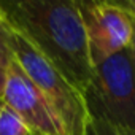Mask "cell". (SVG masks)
Returning <instances> with one entry per match:
<instances>
[{
    "label": "cell",
    "instance_id": "obj_11",
    "mask_svg": "<svg viewBox=\"0 0 135 135\" xmlns=\"http://www.w3.org/2000/svg\"><path fill=\"white\" fill-rule=\"evenodd\" d=\"M132 18V16H130ZM130 49L135 54V19L132 18V40H130Z\"/></svg>",
    "mask_w": 135,
    "mask_h": 135
},
{
    "label": "cell",
    "instance_id": "obj_3",
    "mask_svg": "<svg viewBox=\"0 0 135 135\" xmlns=\"http://www.w3.org/2000/svg\"><path fill=\"white\" fill-rule=\"evenodd\" d=\"M91 51L92 84L108 116L135 135V54L130 48L103 54Z\"/></svg>",
    "mask_w": 135,
    "mask_h": 135
},
{
    "label": "cell",
    "instance_id": "obj_8",
    "mask_svg": "<svg viewBox=\"0 0 135 135\" xmlns=\"http://www.w3.org/2000/svg\"><path fill=\"white\" fill-rule=\"evenodd\" d=\"M15 60L13 52V32L5 21L3 15L0 13V67L8 69L10 64Z\"/></svg>",
    "mask_w": 135,
    "mask_h": 135
},
{
    "label": "cell",
    "instance_id": "obj_5",
    "mask_svg": "<svg viewBox=\"0 0 135 135\" xmlns=\"http://www.w3.org/2000/svg\"><path fill=\"white\" fill-rule=\"evenodd\" d=\"M89 49L113 54L130 48L132 18L114 2H76Z\"/></svg>",
    "mask_w": 135,
    "mask_h": 135
},
{
    "label": "cell",
    "instance_id": "obj_7",
    "mask_svg": "<svg viewBox=\"0 0 135 135\" xmlns=\"http://www.w3.org/2000/svg\"><path fill=\"white\" fill-rule=\"evenodd\" d=\"M0 135H32L21 116L0 99Z\"/></svg>",
    "mask_w": 135,
    "mask_h": 135
},
{
    "label": "cell",
    "instance_id": "obj_10",
    "mask_svg": "<svg viewBox=\"0 0 135 135\" xmlns=\"http://www.w3.org/2000/svg\"><path fill=\"white\" fill-rule=\"evenodd\" d=\"M5 86H7V69L0 67V99H3Z\"/></svg>",
    "mask_w": 135,
    "mask_h": 135
},
{
    "label": "cell",
    "instance_id": "obj_1",
    "mask_svg": "<svg viewBox=\"0 0 135 135\" xmlns=\"http://www.w3.org/2000/svg\"><path fill=\"white\" fill-rule=\"evenodd\" d=\"M0 13L83 95L92 84L89 41L73 0H0Z\"/></svg>",
    "mask_w": 135,
    "mask_h": 135
},
{
    "label": "cell",
    "instance_id": "obj_4",
    "mask_svg": "<svg viewBox=\"0 0 135 135\" xmlns=\"http://www.w3.org/2000/svg\"><path fill=\"white\" fill-rule=\"evenodd\" d=\"M3 100L21 116L32 135H65L57 114L16 60L7 69Z\"/></svg>",
    "mask_w": 135,
    "mask_h": 135
},
{
    "label": "cell",
    "instance_id": "obj_6",
    "mask_svg": "<svg viewBox=\"0 0 135 135\" xmlns=\"http://www.w3.org/2000/svg\"><path fill=\"white\" fill-rule=\"evenodd\" d=\"M84 100H86V108H88L84 135H132L108 116L99 97L91 88L84 94Z\"/></svg>",
    "mask_w": 135,
    "mask_h": 135
},
{
    "label": "cell",
    "instance_id": "obj_9",
    "mask_svg": "<svg viewBox=\"0 0 135 135\" xmlns=\"http://www.w3.org/2000/svg\"><path fill=\"white\" fill-rule=\"evenodd\" d=\"M114 3L135 19V0H122V2H114Z\"/></svg>",
    "mask_w": 135,
    "mask_h": 135
},
{
    "label": "cell",
    "instance_id": "obj_2",
    "mask_svg": "<svg viewBox=\"0 0 135 135\" xmlns=\"http://www.w3.org/2000/svg\"><path fill=\"white\" fill-rule=\"evenodd\" d=\"M11 32L15 60L45 95V99L57 114L65 135H84V126L88 119L84 95L67 81L64 75L24 37H21L15 30Z\"/></svg>",
    "mask_w": 135,
    "mask_h": 135
}]
</instances>
